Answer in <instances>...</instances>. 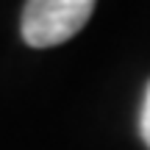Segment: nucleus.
<instances>
[{
	"label": "nucleus",
	"instance_id": "1",
	"mask_svg": "<svg viewBox=\"0 0 150 150\" xmlns=\"http://www.w3.org/2000/svg\"><path fill=\"white\" fill-rule=\"evenodd\" d=\"M97 0H28L22 8V39L31 47H56L89 22Z\"/></svg>",
	"mask_w": 150,
	"mask_h": 150
},
{
	"label": "nucleus",
	"instance_id": "2",
	"mask_svg": "<svg viewBox=\"0 0 150 150\" xmlns=\"http://www.w3.org/2000/svg\"><path fill=\"white\" fill-rule=\"evenodd\" d=\"M139 134H142V142H145L147 150H150V83H147L145 103H142V114H139Z\"/></svg>",
	"mask_w": 150,
	"mask_h": 150
}]
</instances>
